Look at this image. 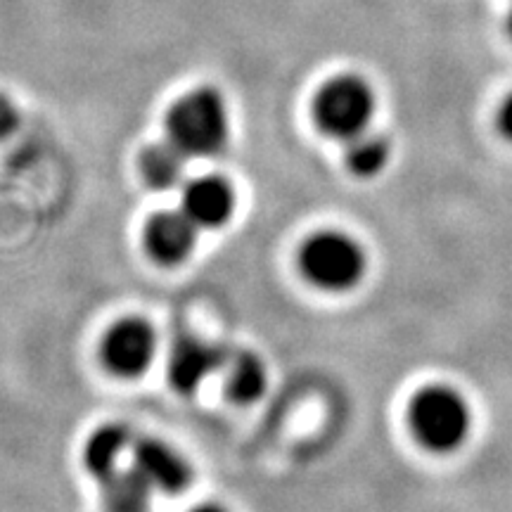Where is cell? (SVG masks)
<instances>
[{"label":"cell","instance_id":"cell-12","mask_svg":"<svg viewBox=\"0 0 512 512\" xmlns=\"http://www.w3.org/2000/svg\"><path fill=\"white\" fill-rule=\"evenodd\" d=\"M266 389V368L252 354H235L230 358L226 394L235 403H254Z\"/></svg>","mask_w":512,"mask_h":512},{"label":"cell","instance_id":"cell-15","mask_svg":"<svg viewBox=\"0 0 512 512\" xmlns=\"http://www.w3.org/2000/svg\"><path fill=\"white\" fill-rule=\"evenodd\" d=\"M17 126V110L15 105L5 98V95H0V138H8L12 131H15Z\"/></svg>","mask_w":512,"mask_h":512},{"label":"cell","instance_id":"cell-14","mask_svg":"<svg viewBox=\"0 0 512 512\" xmlns=\"http://www.w3.org/2000/svg\"><path fill=\"white\" fill-rule=\"evenodd\" d=\"M347 166L354 176L370 178L377 176L384 169L389 159V143L380 133H358L356 138L349 140L347 147Z\"/></svg>","mask_w":512,"mask_h":512},{"label":"cell","instance_id":"cell-1","mask_svg":"<svg viewBox=\"0 0 512 512\" xmlns=\"http://www.w3.org/2000/svg\"><path fill=\"white\" fill-rule=\"evenodd\" d=\"M166 136L185 157H216L228 145L230 119L226 100L214 88H195L171 105Z\"/></svg>","mask_w":512,"mask_h":512},{"label":"cell","instance_id":"cell-17","mask_svg":"<svg viewBox=\"0 0 512 512\" xmlns=\"http://www.w3.org/2000/svg\"><path fill=\"white\" fill-rule=\"evenodd\" d=\"M192 512H226L219 505H200V508H195Z\"/></svg>","mask_w":512,"mask_h":512},{"label":"cell","instance_id":"cell-6","mask_svg":"<svg viewBox=\"0 0 512 512\" xmlns=\"http://www.w3.org/2000/svg\"><path fill=\"white\" fill-rule=\"evenodd\" d=\"M195 242L197 226L185 211H162L145 226V247L159 264H181L192 254Z\"/></svg>","mask_w":512,"mask_h":512},{"label":"cell","instance_id":"cell-3","mask_svg":"<svg viewBox=\"0 0 512 512\" xmlns=\"http://www.w3.org/2000/svg\"><path fill=\"white\" fill-rule=\"evenodd\" d=\"M375 93L366 79L339 74L320 86L313 100V119L330 138L351 140L373 121Z\"/></svg>","mask_w":512,"mask_h":512},{"label":"cell","instance_id":"cell-7","mask_svg":"<svg viewBox=\"0 0 512 512\" xmlns=\"http://www.w3.org/2000/svg\"><path fill=\"white\" fill-rule=\"evenodd\" d=\"M235 209V195L230 183L219 176H202L185 185L183 211L195 226L219 228L230 221Z\"/></svg>","mask_w":512,"mask_h":512},{"label":"cell","instance_id":"cell-10","mask_svg":"<svg viewBox=\"0 0 512 512\" xmlns=\"http://www.w3.org/2000/svg\"><path fill=\"white\" fill-rule=\"evenodd\" d=\"M185 157L176 145L157 143L147 147L140 157V171L147 185L155 190H171L174 185L181 183L183 171H185Z\"/></svg>","mask_w":512,"mask_h":512},{"label":"cell","instance_id":"cell-2","mask_svg":"<svg viewBox=\"0 0 512 512\" xmlns=\"http://www.w3.org/2000/svg\"><path fill=\"white\" fill-rule=\"evenodd\" d=\"M415 439L437 453L456 451L470 434V408L456 389L434 384L413 396L408 408Z\"/></svg>","mask_w":512,"mask_h":512},{"label":"cell","instance_id":"cell-16","mask_svg":"<svg viewBox=\"0 0 512 512\" xmlns=\"http://www.w3.org/2000/svg\"><path fill=\"white\" fill-rule=\"evenodd\" d=\"M498 128L508 140H512V93L505 98L501 105V112H498Z\"/></svg>","mask_w":512,"mask_h":512},{"label":"cell","instance_id":"cell-13","mask_svg":"<svg viewBox=\"0 0 512 512\" xmlns=\"http://www.w3.org/2000/svg\"><path fill=\"white\" fill-rule=\"evenodd\" d=\"M128 444V432L124 427L107 425L102 427L88 439L86 453H83V460H86V467L93 472L95 477L107 479L112 472H117V458L121 456Z\"/></svg>","mask_w":512,"mask_h":512},{"label":"cell","instance_id":"cell-8","mask_svg":"<svg viewBox=\"0 0 512 512\" xmlns=\"http://www.w3.org/2000/svg\"><path fill=\"white\" fill-rule=\"evenodd\" d=\"M223 363H226V354L219 347H211V344H204L200 339L185 337L181 342H176L169 356V382L181 394H190L211 373H216Z\"/></svg>","mask_w":512,"mask_h":512},{"label":"cell","instance_id":"cell-9","mask_svg":"<svg viewBox=\"0 0 512 512\" xmlns=\"http://www.w3.org/2000/svg\"><path fill=\"white\" fill-rule=\"evenodd\" d=\"M136 458V470L143 475L147 482L157 489L178 494L190 484V467L185 465L181 456H176L169 446L155 439H143L136 444L133 451Z\"/></svg>","mask_w":512,"mask_h":512},{"label":"cell","instance_id":"cell-5","mask_svg":"<svg viewBox=\"0 0 512 512\" xmlns=\"http://www.w3.org/2000/svg\"><path fill=\"white\" fill-rule=\"evenodd\" d=\"M155 330L143 318H124L102 339V361L121 377L143 375L155 358Z\"/></svg>","mask_w":512,"mask_h":512},{"label":"cell","instance_id":"cell-4","mask_svg":"<svg viewBox=\"0 0 512 512\" xmlns=\"http://www.w3.org/2000/svg\"><path fill=\"white\" fill-rule=\"evenodd\" d=\"M299 268L320 290H351L366 273V254L349 235L325 230L311 235L299 252Z\"/></svg>","mask_w":512,"mask_h":512},{"label":"cell","instance_id":"cell-18","mask_svg":"<svg viewBox=\"0 0 512 512\" xmlns=\"http://www.w3.org/2000/svg\"><path fill=\"white\" fill-rule=\"evenodd\" d=\"M508 34L512 38V10H510V15H508Z\"/></svg>","mask_w":512,"mask_h":512},{"label":"cell","instance_id":"cell-11","mask_svg":"<svg viewBox=\"0 0 512 512\" xmlns=\"http://www.w3.org/2000/svg\"><path fill=\"white\" fill-rule=\"evenodd\" d=\"M150 482L133 467L128 472H112L105 479V503L110 512H147Z\"/></svg>","mask_w":512,"mask_h":512}]
</instances>
